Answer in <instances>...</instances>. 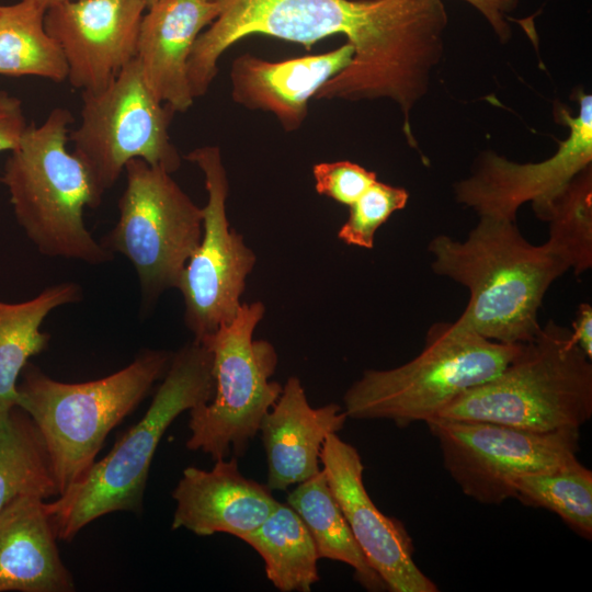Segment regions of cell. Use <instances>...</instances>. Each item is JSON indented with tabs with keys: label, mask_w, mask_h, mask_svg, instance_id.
Returning <instances> with one entry per match:
<instances>
[{
	"label": "cell",
	"mask_w": 592,
	"mask_h": 592,
	"mask_svg": "<svg viewBox=\"0 0 592 592\" xmlns=\"http://www.w3.org/2000/svg\"><path fill=\"white\" fill-rule=\"evenodd\" d=\"M448 18L442 0H226L196 38L187 78L193 98L206 94L220 56L246 36L262 34L306 49L332 35L353 46L351 64L315 100L388 99L402 115L409 146L418 143L411 113L439 65Z\"/></svg>",
	"instance_id": "6da1fadb"
},
{
	"label": "cell",
	"mask_w": 592,
	"mask_h": 592,
	"mask_svg": "<svg viewBox=\"0 0 592 592\" xmlns=\"http://www.w3.org/2000/svg\"><path fill=\"white\" fill-rule=\"evenodd\" d=\"M428 250L434 273L469 291L457 321L506 344L526 343L537 335L545 294L570 270L547 242L532 244L515 221L492 217H479L465 240L437 235Z\"/></svg>",
	"instance_id": "7a4b0ae2"
},
{
	"label": "cell",
	"mask_w": 592,
	"mask_h": 592,
	"mask_svg": "<svg viewBox=\"0 0 592 592\" xmlns=\"http://www.w3.org/2000/svg\"><path fill=\"white\" fill-rule=\"evenodd\" d=\"M72 123L67 109L56 107L43 124L27 125L0 181L19 225L42 254L99 265L112 261L113 253L93 238L83 214L101 204L104 192L87 164L67 149Z\"/></svg>",
	"instance_id": "3957f363"
},
{
	"label": "cell",
	"mask_w": 592,
	"mask_h": 592,
	"mask_svg": "<svg viewBox=\"0 0 592 592\" xmlns=\"http://www.w3.org/2000/svg\"><path fill=\"white\" fill-rule=\"evenodd\" d=\"M213 394V355L193 340L172 354L138 423L79 480L47 502L57 538L70 542L89 523L109 513H139L151 462L167 429L182 412L208 402Z\"/></svg>",
	"instance_id": "277c9868"
},
{
	"label": "cell",
	"mask_w": 592,
	"mask_h": 592,
	"mask_svg": "<svg viewBox=\"0 0 592 592\" xmlns=\"http://www.w3.org/2000/svg\"><path fill=\"white\" fill-rule=\"evenodd\" d=\"M591 417V358L570 329L549 320L497 376L466 390L436 418L553 432L580 430Z\"/></svg>",
	"instance_id": "5b68a950"
},
{
	"label": "cell",
	"mask_w": 592,
	"mask_h": 592,
	"mask_svg": "<svg viewBox=\"0 0 592 592\" xmlns=\"http://www.w3.org/2000/svg\"><path fill=\"white\" fill-rule=\"evenodd\" d=\"M171 356L167 351L143 350L124 368L84 383H62L34 364L25 365L16 405L43 436L59 494L92 466L107 434L164 376Z\"/></svg>",
	"instance_id": "8992f818"
},
{
	"label": "cell",
	"mask_w": 592,
	"mask_h": 592,
	"mask_svg": "<svg viewBox=\"0 0 592 592\" xmlns=\"http://www.w3.org/2000/svg\"><path fill=\"white\" fill-rule=\"evenodd\" d=\"M522 344L488 340L457 319L435 322L415 357L394 368L364 371L343 396L344 411L351 419L389 420L400 428L426 422L497 376Z\"/></svg>",
	"instance_id": "52a82bcc"
},
{
	"label": "cell",
	"mask_w": 592,
	"mask_h": 592,
	"mask_svg": "<svg viewBox=\"0 0 592 592\" xmlns=\"http://www.w3.org/2000/svg\"><path fill=\"white\" fill-rule=\"evenodd\" d=\"M263 315L261 301L243 303L230 322L198 341L213 355L214 394L189 411L186 447L213 460L231 451L236 457L242 455L282 394L283 386L271 380L278 362L274 346L253 339Z\"/></svg>",
	"instance_id": "ba28073f"
},
{
	"label": "cell",
	"mask_w": 592,
	"mask_h": 592,
	"mask_svg": "<svg viewBox=\"0 0 592 592\" xmlns=\"http://www.w3.org/2000/svg\"><path fill=\"white\" fill-rule=\"evenodd\" d=\"M124 171L118 219L101 244L130 261L148 307L164 291L178 288L203 235V209L162 168L133 159Z\"/></svg>",
	"instance_id": "9c48e42d"
},
{
	"label": "cell",
	"mask_w": 592,
	"mask_h": 592,
	"mask_svg": "<svg viewBox=\"0 0 592 592\" xmlns=\"http://www.w3.org/2000/svg\"><path fill=\"white\" fill-rule=\"evenodd\" d=\"M81 99L80 124L69 140L103 192L133 159L169 173L181 167L182 158L169 134L175 112L153 95L136 58L104 89L82 91Z\"/></svg>",
	"instance_id": "30bf717a"
},
{
	"label": "cell",
	"mask_w": 592,
	"mask_h": 592,
	"mask_svg": "<svg viewBox=\"0 0 592 592\" xmlns=\"http://www.w3.org/2000/svg\"><path fill=\"white\" fill-rule=\"evenodd\" d=\"M444 468L463 493L482 504L515 498L517 477L558 467L577 457L580 430L534 432L505 424L433 418Z\"/></svg>",
	"instance_id": "8fae6325"
},
{
	"label": "cell",
	"mask_w": 592,
	"mask_h": 592,
	"mask_svg": "<svg viewBox=\"0 0 592 592\" xmlns=\"http://www.w3.org/2000/svg\"><path fill=\"white\" fill-rule=\"evenodd\" d=\"M184 159L202 170L207 192L202 207L203 235L178 285L185 305V325L194 340L201 341L236 317L255 255L230 228L226 213L229 184L219 147L196 148Z\"/></svg>",
	"instance_id": "7c38bea8"
},
{
	"label": "cell",
	"mask_w": 592,
	"mask_h": 592,
	"mask_svg": "<svg viewBox=\"0 0 592 592\" xmlns=\"http://www.w3.org/2000/svg\"><path fill=\"white\" fill-rule=\"evenodd\" d=\"M579 112L559 110L568 136L554 155L538 162H515L494 151L482 152L469 177L454 184L458 204L479 217L516 220L520 207L531 202L536 216L545 219L555 198L592 161V96L577 93Z\"/></svg>",
	"instance_id": "4fadbf2b"
},
{
	"label": "cell",
	"mask_w": 592,
	"mask_h": 592,
	"mask_svg": "<svg viewBox=\"0 0 592 592\" xmlns=\"http://www.w3.org/2000/svg\"><path fill=\"white\" fill-rule=\"evenodd\" d=\"M320 462L353 537L386 589L437 592V585L414 562L412 539L405 525L385 515L366 491L357 449L331 433L325 440Z\"/></svg>",
	"instance_id": "5bb4252c"
},
{
	"label": "cell",
	"mask_w": 592,
	"mask_h": 592,
	"mask_svg": "<svg viewBox=\"0 0 592 592\" xmlns=\"http://www.w3.org/2000/svg\"><path fill=\"white\" fill-rule=\"evenodd\" d=\"M144 0H69L46 10L44 25L59 45L69 82L104 89L136 58Z\"/></svg>",
	"instance_id": "9a60e30c"
},
{
	"label": "cell",
	"mask_w": 592,
	"mask_h": 592,
	"mask_svg": "<svg viewBox=\"0 0 592 592\" xmlns=\"http://www.w3.org/2000/svg\"><path fill=\"white\" fill-rule=\"evenodd\" d=\"M172 530L198 536L225 533L242 539L277 505L267 486L244 477L236 457L215 460L210 470L187 467L173 489Z\"/></svg>",
	"instance_id": "2e32d148"
},
{
	"label": "cell",
	"mask_w": 592,
	"mask_h": 592,
	"mask_svg": "<svg viewBox=\"0 0 592 592\" xmlns=\"http://www.w3.org/2000/svg\"><path fill=\"white\" fill-rule=\"evenodd\" d=\"M226 0H160L144 13L136 59L153 95L175 113L194 101L187 62L203 30L220 14Z\"/></svg>",
	"instance_id": "e0dca14e"
},
{
	"label": "cell",
	"mask_w": 592,
	"mask_h": 592,
	"mask_svg": "<svg viewBox=\"0 0 592 592\" xmlns=\"http://www.w3.org/2000/svg\"><path fill=\"white\" fill-rule=\"evenodd\" d=\"M353 55L348 42L325 54L283 61L243 54L230 70L232 100L249 110L271 113L286 132L296 130L307 117L309 101L351 64Z\"/></svg>",
	"instance_id": "ac0fdd59"
},
{
	"label": "cell",
	"mask_w": 592,
	"mask_h": 592,
	"mask_svg": "<svg viewBox=\"0 0 592 592\" xmlns=\"http://www.w3.org/2000/svg\"><path fill=\"white\" fill-rule=\"evenodd\" d=\"M348 415L338 403L312 408L298 377L291 376L261 421L270 490L284 491L320 471L326 437L338 433Z\"/></svg>",
	"instance_id": "d6986e66"
},
{
	"label": "cell",
	"mask_w": 592,
	"mask_h": 592,
	"mask_svg": "<svg viewBox=\"0 0 592 592\" xmlns=\"http://www.w3.org/2000/svg\"><path fill=\"white\" fill-rule=\"evenodd\" d=\"M47 501L23 496L0 511V592H72Z\"/></svg>",
	"instance_id": "ffe728a7"
},
{
	"label": "cell",
	"mask_w": 592,
	"mask_h": 592,
	"mask_svg": "<svg viewBox=\"0 0 592 592\" xmlns=\"http://www.w3.org/2000/svg\"><path fill=\"white\" fill-rule=\"evenodd\" d=\"M81 297L78 284L64 282L25 301L0 300V407L16 405L18 379L23 368L30 357L47 348L50 337L41 330L45 318Z\"/></svg>",
	"instance_id": "44dd1931"
},
{
	"label": "cell",
	"mask_w": 592,
	"mask_h": 592,
	"mask_svg": "<svg viewBox=\"0 0 592 592\" xmlns=\"http://www.w3.org/2000/svg\"><path fill=\"white\" fill-rule=\"evenodd\" d=\"M23 496H59L43 436L18 405L0 407V511Z\"/></svg>",
	"instance_id": "7402d4cb"
},
{
	"label": "cell",
	"mask_w": 592,
	"mask_h": 592,
	"mask_svg": "<svg viewBox=\"0 0 592 592\" xmlns=\"http://www.w3.org/2000/svg\"><path fill=\"white\" fill-rule=\"evenodd\" d=\"M264 560L265 573L282 592H309L319 581L314 538L287 503H277L265 521L242 538Z\"/></svg>",
	"instance_id": "603a6c76"
},
{
	"label": "cell",
	"mask_w": 592,
	"mask_h": 592,
	"mask_svg": "<svg viewBox=\"0 0 592 592\" xmlns=\"http://www.w3.org/2000/svg\"><path fill=\"white\" fill-rule=\"evenodd\" d=\"M286 503L308 527L319 558L349 565L354 578L368 591L387 590L353 537L322 470L298 483L287 496Z\"/></svg>",
	"instance_id": "cb8c5ba5"
},
{
	"label": "cell",
	"mask_w": 592,
	"mask_h": 592,
	"mask_svg": "<svg viewBox=\"0 0 592 592\" xmlns=\"http://www.w3.org/2000/svg\"><path fill=\"white\" fill-rule=\"evenodd\" d=\"M44 15L23 0L0 5V75L35 76L54 82L67 79L66 59L47 33Z\"/></svg>",
	"instance_id": "d4e9b609"
},
{
	"label": "cell",
	"mask_w": 592,
	"mask_h": 592,
	"mask_svg": "<svg viewBox=\"0 0 592 592\" xmlns=\"http://www.w3.org/2000/svg\"><path fill=\"white\" fill-rule=\"evenodd\" d=\"M515 498L557 514L579 536L592 538V471L576 457L558 467L517 477Z\"/></svg>",
	"instance_id": "484cf974"
},
{
	"label": "cell",
	"mask_w": 592,
	"mask_h": 592,
	"mask_svg": "<svg viewBox=\"0 0 592 592\" xmlns=\"http://www.w3.org/2000/svg\"><path fill=\"white\" fill-rule=\"evenodd\" d=\"M547 243L576 275L592 267V169L578 173L555 198L545 217Z\"/></svg>",
	"instance_id": "4316f807"
},
{
	"label": "cell",
	"mask_w": 592,
	"mask_h": 592,
	"mask_svg": "<svg viewBox=\"0 0 592 592\" xmlns=\"http://www.w3.org/2000/svg\"><path fill=\"white\" fill-rule=\"evenodd\" d=\"M408 197L405 189L376 181L350 205L349 217L338 232L339 239L350 246L372 249L378 228L395 212L405 208Z\"/></svg>",
	"instance_id": "83f0119b"
},
{
	"label": "cell",
	"mask_w": 592,
	"mask_h": 592,
	"mask_svg": "<svg viewBox=\"0 0 592 592\" xmlns=\"http://www.w3.org/2000/svg\"><path fill=\"white\" fill-rule=\"evenodd\" d=\"M316 191L344 205H352L377 181V175L351 161L320 162L314 166Z\"/></svg>",
	"instance_id": "f1b7e54d"
},
{
	"label": "cell",
	"mask_w": 592,
	"mask_h": 592,
	"mask_svg": "<svg viewBox=\"0 0 592 592\" xmlns=\"http://www.w3.org/2000/svg\"><path fill=\"white\" fill-rule=\"evenodd\" d=\"M27 125L22 101L0 90V152L14 150Z\"/></svg>",
	"instance_id": "f546056e"
},
{
	"label": "cell",
	"mask_w": 592,
	"mask_h": 592,
	"mask_svg": "<svg viewBox=\"0 0 592 592\" xmlns=\"http://www.w3.org/2000/svg\"><path fill=\"white\" fill-rule=\"evenodd\" d=\"M476 8L488 21L501 42L511 37V27L506 21V13L513 10L517 0H464Z\"/></svg>",
	"instance_id": "4dcf8cb0"
},
{
	"label": "cell",
	"mask_w": 592,
	"mask_h": 592,
	"mask_svg": "<svg viewBox=\"0 0 592 592\" xmlns=\"http://www.w3.org/2000/svg\"><path fill=\"white\" fill-rule=\"evenodd\" d=\"M571 333L578 346L592 360V306L589 303L579 305Z\"/></svg>",
	"instance_id": "1f68e13d"
},
{
	"label": "cell",
	"mask_w": 592,
	"mask_h": 592,
	"mask_svg": "<svg viewBox=\"0 0 592 592\" xmlns=\"http://www.w3.org/2000/svg\"><path fill=\"white\" fill-rule=\"evenodd\" d=\"M36 8H38L39 10L46 12L47 9L56 5V4H59L61 2H65V1H69V0H23Z\"/></svg>",
	"instance_id": "d6a6232c"
},
{
	"label": "cell",
	"mask_w": 592,
	"mask_h": 592,
	"mask_svg": "<svg viewBox=\"0 0 592 592\" xmlns=\"http://www.w3.org/2000/svg\"><path fill=\"white\" fill-rule=\"evenodd\" d=\"M160 0H144V2L146 3L147 8L155 4L156 2H158Z\"/></svg>",
	"instance_id": "836d02e7"
}]
</instances>
